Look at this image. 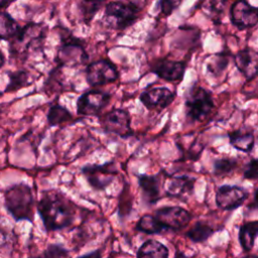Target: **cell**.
Wrapping results in <instances>:
<instances>
[{
	"mask_svg": "<svg viewBox=\"0 0 258 258\" xmlns=\"http://www.w3.org/2000/svg\"><path fill=\"white\" fill-rule=\"evenodd\" d=\"M234 63L241 74L247 79L252 80L258 71V53L252 47H245L236 52L233 56Z\"/></svg>",
	"mask_w": 258,
	"mask_h": 258,
	"instance_id": "17",
	"label": "cell"
},
{
	"mask_svg": "<svg viewBox=\"0 0 258 258\" xmlns=\"http://www.w3.org/2000/svg\"><path fill=\"white\" fill-rule=\"evenodd\" d=\"M70 251L58 244H49L45 250L36 256H30L28 258H68Z\"/></svg>",
	"mask_w": 258,
	"mask_h": 258,
	"instance_id": "31",
	"label": "cell"
},
{
	"mask_svg": "<svg viewBox=\"0 0 258 258\" xmlns=\"http://www.w3.org/2000/svg\"><path fill=\"white\" fill-rule=\"evenodd\" d=\"M18 22L6 11H0V40L9 41L20 29Z\"/></svg>",
	"mask_w": 258,
	"mask_h": 258,
	"instance_id": "24",
	"label": "cell"
},
{
	"mask_svg": "<svg viewBox=\"0 0 258 258\" xmlns=\"http://www.w3.org/2000/svg\"><path fill=\"white\" fill-rule=\"evenodd\" d=\"M111 94L100 91L90 90L82 94L77 100V114L81 116H98L109 104Z\"/></svg>",
	"mask_w": 258,
	"mask_h": 258,
	"instance_id": "12",
	"label": "cell"
},
{
	"mask_svg": "<svg viewBox=\"0 0 258 258\" xmlns=\"http://www.w3.org/2000/svg\"><path fill=\"white\" fill-rule=\"evenodd\" d=\"M249 191L235 184H223L216 189L215 202L218 208L224 211L239 209L248 199Z\"/></svg>",
	"mask_w": 258,
	"mask_h": 258,
	"instance_id": "10",
	"label": "cell"
},
{
	"mask_svg": "<svg viewBox=\"0 0 258 258\" xmlns=\"http://www.w3.org/2000/svg\"><path fill=\"white\" fill-rule=\"evenodd\" d=\"M7 75H8L9 82L4 90L5 93L18 91L22 88L30 86L34 82V79L31 76V74L24 70L8 72Z\"/></svg>",
	"mask_w": 258,
	"mask_h": 258,
	"instance_id": "22",
	"label": "cell"
},
{
	"mask_svg": "<svg viewBox=\"0 0 258 258\" xmlns=\"http://www.w3.org/2000/svg\"><path fill=\"white\" fill-rule=\"evenodd\" d=\"M8 234L6 233V231H4L2 228H0V249L3 248L7 242H8Z\"/></svg>",
	"mask_w": 258,
	"mask_h": 258,
	"instance_id": "35",
	"label": "cell"
},
{
	"mask_svg": "<svg viewBox=\"0 0 258 258\" xmlns=\"http://www.w3.org/2000/svg\"><path fill=\"white\" fill-rule=\"evenodd\" d=\"M214 107L212 93L203 87L194 86L185 95V117L189 122L195 123L204 120Z\"/></svg>",
	"mask_w": 258,
	"mask_h": 258,
	"instance_id": "6",
	"label": "cell"
},
{
	"mask_svg": "<svg viewBox=\"0 0 258 258\" xmlns=\"http://www.w3.org/2000/svg\"><path fill=\"white\" fill-rule=\"evenodd\" d=\"M135 230L146 235H157L166 231L154 215L145 214L136 223Z\"/></svg>",
	"mask_w": 258,
	"mask_h": 258,
	"instance_id": "23",
	"label": "cell"
},
{
	"mask_svg": "<svg viewBox=\"0 0 258 258\" xmlns=\"http://www.w3.org/2000/svg\"><path fill=\"white\" fill-rule=\"evenodd\" d=\"M34 203L32 189L24 182L13 184L4 191V206L15 221L32 222Z\"/></svg>",
	"mask_w": 258,
	"mask_h": 258,
	"instance_id": "3",
	"label": "cell"
},
{
	"mask_svg": "<svg viewBox=\"0 0 258 258\" xmlns=\"http://www.w3.org/2000/svg\"><path fill=\"white\" fill-rule=\"evenodd\" d=\"M81 173L93 189L104 190L113 182L119 170L114 161H108L103 164H85Z\"/></svg>",
	"mask_w": 258,
	"mask_h": 258,
	"instance_id": "7",
	"label": "cell"
},
{
	"mask_svg": "<svg viewBox=\"0 0 258 258\" xmlns=\"http://www.w3.org/2000/svg\"><path fill=\"white\" fill-rule=\"evenodd\" d=\"M136 258H169V250L163 243L148 239L137 250Z\"/></svg>",
	"mask_w": 258,
	"mask_h": 258,
	"instance_id": "20",
	"label": "cell"
},
{
	"mask_svg": "<svg viewBox=\"0 0 258 258\" xmlns=\"http://www.w3.org/2000/svg\"><path fill=\"white\" fill-rule=\"evenodd\" d=\"M228 64H229V54L227 52L216 53L210 58L207 64V71L209 74L218 78L224 74V72L228 68Z\"/></svg>",
	"mask_w": 258,
	"mask_h": 258,
	"instance_id": "29",
	"label": "cell"
},
{
	"mask_svg": "<svg viewBox=\"0 0 258 258\" xmlns=\"http://www.w3.org/2000/svg\"><path fill=\"white\" fill-rule=\"evenodd\" d=\"M238 167V160L230 157L216 158L213 161V174L221 177L228 175Z\"/></svg>",
	"mask_w": 258,
	"mask_h": 258,
	"instance_id": "30",
	"label": "cell"
},
{
	"mask_svg": "<svg viewBox=\"0 0 258 258\" xmlns=\"http://www.w3.org/2000/svg\"><path fill=\"white\" fill-rule=\"evenodd\" d=\"M230 19L239 30L254 27L258 22L257 8L246 0H237L230 8Z\"/></svg>",
	"mask_w": 258,
	"mask_h": 258,
	"instance_id": "13",
	"label": "cell"
},
{
	"mask_svg": "<svg viewBox=\"0 0 258 258\" xmlns=\"http://www.w3.org/2000/svg\"><path fill=\"white\" fill-rule=\"evenodd\" d=\"M4 64H5V55L0 48V69H2Z\"/></svg>",
	"mask_w": 258,
	"mask_h": 258,
	"instance_id": "36",
	"label": "cell"
},
{
	"mask_svg": "<svg viewBox=\"0 0 258 258\" xmlns=\"http://www.w3.org/2000/svg\"><path fill=\"white\" fill-rule=\"evenodd\" d=\"M61 45L57 49L55 61L58 68H78L86 64L89 55L85 49L84 41L75 37L70 31L60 32Z\"/></svg>",
	"mask_w": 258,
	"mask_h": 258,
	"instance_id": "4",
	"label": "cell"
},
{
	"mask_svg": "<svg viewBox=\"0 0 258 258\" xmlns=\"http://www.w3.org/2000/svg\"><path fill=\"white\" fill-rule=\"evenodd\" d=\"M76 209V205L58 189L42 191L36 206L46 232L60 231L73 225Z\"/></svg>",
	"mask_w": 258,
	"mask_h": 258,
	"instance_id": "1",
	"label": "cell"
},
{
	"mask_svg": "<svg viewBox=\"0 0 258 258\" xmlns=\"http://www.w3.org/2000/svg\"><path fill=\"white\" fill-rule=\"evenodd\" d=\"M76 258H102V251L101 249H96L89 253H86L82 256H78Z\"/></svg>",
	"mask_w": 258,
	"mask_h": 258,
	"instance_id": "34",
	"label": "cell"
},
{
	"mask_svg": "<svg viewBox=\"0 0 258 258\" xmlns=\"http://www.w3.org/2000/svg\"><path fill=\"white\" fill-rule=\"evenodd\" d=\"M103 130L108 134L116 135L122 139H127L134 135L131 128L130 113L121 108H114L105 113L100 119Z\"/></svg>",
	"mask_w": 258,
	"mask_h": 258,
	"instance_id": "8",
	"label": "cell"
},
{
	"mask_svg": "<svg viewBox=\"0 0 258 258\" xmlns=\"http://www.w3.org/2000/svg\"><path fill=\"white\" fill-rule=\"evenodd\" d=\"M175 94L166 87H155L143 91L139 100L148 110H163L174 100Z\"/></svg>",
	"mask_w": 258,
	"mask_h": 258,
	"instance_id": "15",
	"label": "cell"
},
{
	"mask_svg": "<svg viewBox=\"0 0 258 258\" xmlns=\"http://www.w3.org/2000/svg\"><path fill=\"white\" fill-rule=\"evenodd\" d=\"M106 1L107 0H80L78 2L82 19L87 25L91 23L97 12L106 5Z\"/></svg>",
	"mask_w": 258,
	"mask_h": 258,
	"instance_id": "26",
	"label": "cell"
},
{
	"mask_svg": "<svg viewBox=\"0 0 258 258\" xmlns=\"http://www.w3.org/2000/svg\"><path fill=\"white\" fill-rule=\"evenodd\" d=\"M229 143L238 151L250 153L255 146L254 130L249 127H241L228 132Z\"/></svg>",
	"mask_w": 258,
	"mask_h": 258,
	"instance_id": "19",
	"label": "cell"
},
{
	"mask_svg": "<svg viewBox=\"0 0 258 258\" xmlns=\"http://www.w3.org/2000/svg\"><path fill=\"white\" fill-rule=\"evenodd\" d=\"M199 7L211 19L218 21L223 15L225 0H199Z\"/></svg>",
	"mask_w": 258,
	"mask_h": 258,
	"instance_id": "28",
	"label": "cell"
},
{
	"mask_svg": "<svg viewBox=\"0 0 258 258\" xmlns=\"http://www.w3.org/2000/svg\"><path fill=\"white\" fill-rule=\"evenodd\" d=\"M151 67V72L158 78L166 82L180 83L184 77L186 64L184 61L173 60L168 57L155 59Z\"/></svg>",
	"mask_w": 258,
	"mask_h": 258,
	"instance_id": "14",
	"label": "cell"
},
{
	"mask_svg": "<svg viewBox=\"0 0 258 258\" xmlns=\"http://www.w3.org/2000/svg\"><path fill=\"white\" fill-rule=\"evenodd\" d=\"M183 0H159L160 14L163 16H169L175 11Z\"/></svg>",
	"mask_w": 258,
	"mask_h": 258,
	"instance_id": "32",
	"label": "cell"
},
{
	"mask_svg": "<svg viewBox=\"0 0 258 258\" xmlns=\"http://www.w3.org/2000/svg\"><path fill=\"white\" fill-rule=\"evenodd\" d=\"M87 83L95 88L114 83L119 78L115 64L109 59H99L89 63L85 70Z\"/></svg>",
	"mask_w": 258,
	"mask_h": 258,
	"instance_id": "9",
	"label": "cell"
},
{
	"mask_svg": "<svg viewBox=\"0 0 258 258\" xmlns=\"http://www.w3.org/2000/svg\"><path fill=\"white\" fill-rule=\"evenodd\" d=\"M197 181V177L187 174L171 175L165 186V195L169 198L185 201L192 191Z\"/></svg>",
	"mask_w": 258,
	"mask_h": 258,
	"instance_id": "16",
	"label": "cell"
},
{
	"mask_svg": "<svg viewBox=\"0 0 258 258\" xmlns=\"http://www.w3.org/2000/svg\"><path fill=\"white\" fill-rule=\"evenodd\" d=\"M46 120L49 126H56L73 120V114L66 107L59 104H54L49 107L46 114Z\"/></svg>",
	"mask_w": 258,
	"mask_h": 258,
	"instance_id": "27",
	"label": "cell"
},
{
	"mask_svg": "<svg viewBox=\"0 0 258 258\" xmlns=\"http://www.w3.org/2000/svg\"><path fill=\"white\" fill-rule=\"evenodd\" d=\"M9 1H10V0H0V8H2L3 6L7 5V4L9 3Z\"/></svg>",
	"mask_w": 258,
	"mask_h": 258,
	"instance_id": "37",
	"label": "cell"
},
{
	"mask_svg": "<svg viewBox=\"0 0 258 258\" xmlns=\"http://www.w3.org/2000/svg\"><path fill=\"white\" fill-rule=\"evenodd\" d=\"M47 34V27L43 23L29 22L21 26L15 36L9 40L11 57L25 59L29 53L42 48Z\"/></svg>",
	"mask_w": 258,
	"mask_h": 258,
	"instance_id": "2",
	"label": "cell"
},
{
	"mask_svg": "<svg viewBox=\"0 0 258 258\" xmlns=\"http://www.w3.org/2000/svg\"><path fill=\"white\" fill-rule=\"evenodd\" d=\"M243 258H258V257H257L256 254H248V255L244 256Z\"/></svg>",
	"mask_w": 258,
	"mask_h": 258,
	"instance_id": "38",
	"label": "cell"
},
{
	"mask_svg": "<svg viewBox=\"0 0 258 258\" xmlns=\"http://www.w3.org/2000/svg\"><path fill=\"white\" fill-rule=\"evenodd\" d=\"M257 176H258V161L256 158L253 157L246 164L244 171H243V177L245 179L256 180Z\"/></svg>",
	"mask_w": 258,
	"mask_h": 258,
	"instance_id": "33",
	"label": "cell"
},
{
	"mask_svg": "<svg viewBox=\"0 0 258 258\" xmlns=\"http://www.w3.org/2000/svg\"><path fill=\"white\" fill-rule=\"evenodd\" d=\"M141 8L133 1H111L105 5L104 19L111 27L123 30L138 18Z\"/></svg>",
	"mask_w": 258,
	"mask_h": 258,
	"instance_id": "5",
	"label": "cell"
},
{
	"mask_svg": "<svg viewBox=\"0 0 258 258\" xmlns=\"http://www.w3.org/2000/svg\"><path fill=\"white\" fill-rule=\"evenodd\" d=\"M164 226L165 230L173 232L185 228L192 219L191 214L179 206H165L157 209L153 214Z\"/></svg>",
	"mask_w": 258,
	"mask_h": 258,
	"instance_id": "11",
	"label": "cell"
},
{
	"mask_svg": "<svg viewBox=\"0 0 258 258\" xmlns=\"http://www.w3.org/2000/svg\"><path fill=\"white\" fill-rule=\"evenodd\" d=\"M258 234V221H250L242 224L239 227L238 240L242 250L245 253L250 252L254 245Z\"/></svg>",
	"mask_w": 258,
	"mask_h": 258,
	"instance_id": "21",
	"label": "cell"
},
{
	"mask_svg": "<svg viewBox=\"0 0 258 258\" xmlns=\"http://www.w3.org/2000/svg\"><path fill=\"white\" fill-rule=\"evenodd\" d=\"M138 185L141 189L142 199L148 205L156 204L161 198L160 185L161 180L159 173L156 175H149L146 173L137 174Z\"/></svg>",
	"mask_w": 258,
	"mask_h": 258,
	"instance_id": "18",
	"label": "cell"
},
{
	"mask_svg": "<svg viewBox=\"0 0 258 258\" xmlns=\"http://www.w3.org/2000/svg\"><path fill=\"white\" fill-rule=\"evenodd\" d=\"M217 230L211 227L209 224L198 221L195 225L185 232V237L194 243L206 242Z\"/></svg>",
	"mask_w": 258,
	"mask_h": 258,
	"instance_id": "25",
	"label": "cell"
}]
</instances>
